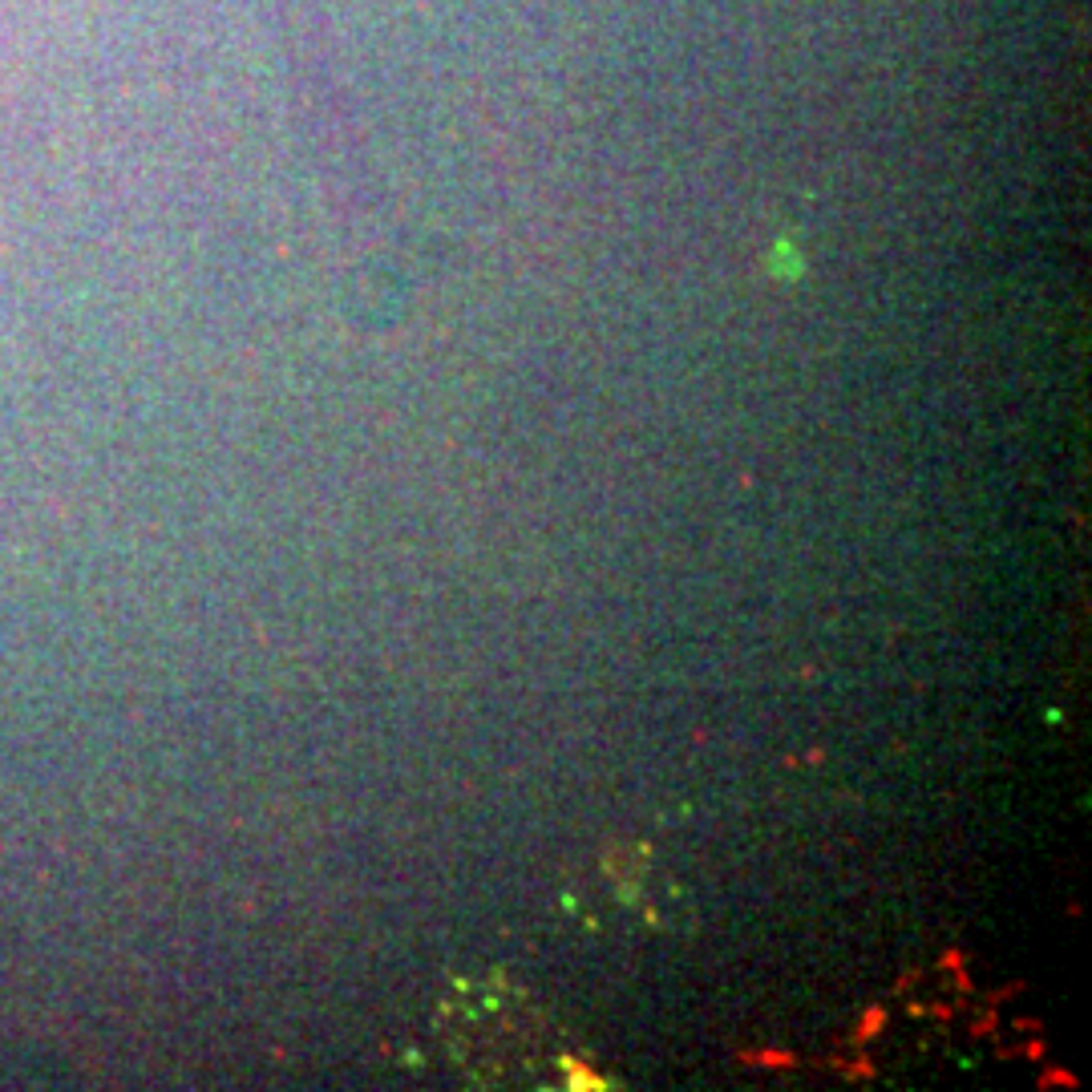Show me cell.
Segmentation results:
<instances>
[{
    "instance_id": "obj_1",
    "label": "cell",
    "mask_w": 1092,
    "mask_h": 1092,
    "mask_svg": "<svg viewBox=\"0 0 1092 1092\" xmlns=\"http://www.w3.org/2000/svg\"><path fill=\"white\" fill-rule=\"evenodd\" d=\"M740 1064L749 1068H793L797 1056L789 1052H773V1048H764V1052H740Z\"/></svg>"
},
{
    "instance_id": "obj_2",
    "label": "cell",
    "mask_w": 1092,
    "mask_h": 1092,
    "mask_svg": "<svg viewBox=\"0 0 1092 1092\" xmlns=\"http://www.w3.org/2000/svg\"><path fill=\"white\" fill-rule=\"evenodd\" d=\"M882 1028H887V1008H878V1003H874V1008L862 1011V1024H858V1032H854L858 1044H870Z\"/></svg>"
},
{
    "instance_id": "obj_3",
    "label": "cell",
    "mask_w": 1092,
    "mask_h": 1092,
    "mask_svg": "<svg viewBox=\"0 0 1092 1092\" xmlns=\"http://www.w3.org/2000/svg\"><path fill=\"white\" fill-rule=\"evenodd\" d=\"M943 971H951L959 987L971 991V979H967V967H963V955H959V951H943Z\"/></svg>"
},
{
    "instance_id": "obj_4",
    "label": "cell",
    "mask_w": 1092,
    "mask_h": 1092,
    "mask_svg": "<svg viewBox=\"0 0 1092 1092\" xmlns=\"http://www.w3.org/2000/svg\"><path fill=\"white\" fill-rule=\"evenodd\" d=\"M1040 1088H1076V1076L1064 1068H1044L1040 1073Z\"/></svg>"
},
{
    "instance_id": "obj_5",
    "label": "cell",
    "mask_w": 1092,
    "mask_h": 1092,
    "mask_svg": "<svg viewBox=\"0 0 1092 1092\" xmlns=\"http://www.w3.org/2000/svg\"><path fill=\"white\" fill-rule=\"evenodd\" d=\"M1011 1056H1024V1061H1044L1048 1048H1044V1040H1024L1020 1048H1011Z\"/></svg>"
},
{
    "instance_id": "obj_6",
    "label": "cell",
    "mask_w": 1092,
    "mask_h": 1092,
    "mask_svg": "<svg viewBox=\"0 0 1092 1092\" xmlns=\"http://www.w3.org/2000/svg\"><path fill=\"white\" fill-rule=\"evenodd\" d=\"M996 1024H999V1011L987 1008V1011H983V1020L971 1024V1032H975V1036H991V1032H996Z\"/></svg>"
},
{
    "instance_id": "obj_7",
    "label": "cell",
    "mask_w": 1092,
    "mask_h": 1092,
    "mask_svg": "<svg viewBox=\"0 0 1092 1092\" xmlns=\"http://www.w3.org/2000/svg\"><path fill=\"white\" fill-rule=\"evenodd\" d=\"M846 1073L858 1076V1080H870V1076H878V1064L874 1061H854V1064H846Z\"/></svg>"
}]
</instances>
